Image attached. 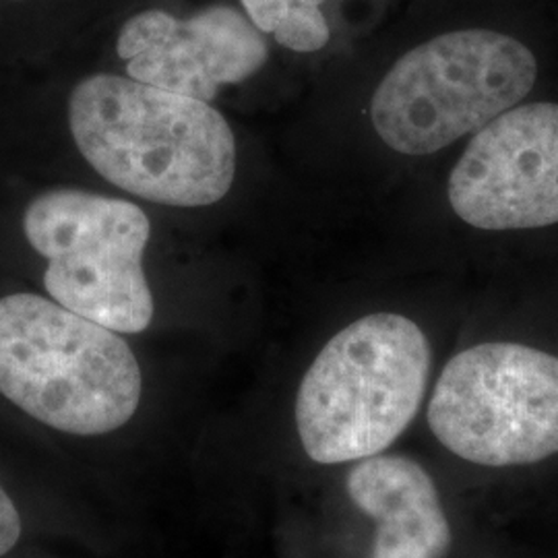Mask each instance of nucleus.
<instances>
[{
    "label": "nucleus",
    "mask_w": 558,
    "mask_h": 558,
    "mask_svg": "<svg viewBox=\"0 0 558 558\" xmlns=\"http://www.w3.org/2000/svg\"><path fill=\"white\" fill-rule=\"evenodd\" d=\"M348 495L377 521L373 558H445L451 527L428 472L414 459H360L348 476Z\"/></svg>",
    "instance_id": "9"
},
{
    "label": "nucleus",
    "mask_w": 558,
    "mask_h": 558,
    "mask_svg": "<svg viewBox=\"0 0 558 558\" xmlns=\"http://www.w3.org/2000/svg\"><path fill=\"white\" fill-rule=\"evenodd\" d=\"M17 2H23V0H17Z\"/></svg>",
    "instance_id": "12"
},
{
    "label": "nucleus",
    "mask_w": 558,
    "mask_h": 558,
    "mask_svg": "<svg viewBox=\"0 0 558 558\" xmlns=\"http://www.w3.org/2000/svg\"><path fill=\"white\" fill-rule=\"evenodd\" d=\"M117 50L131 80L207 104L221 85L253 77L269 57L265 36L232 7H211L189 20L143 11L122 25Z\"/></svg>",
    "instance_id": "8"
},
{
    "label": "nucleus",
    "mask_w": 558,
    "mask_h": 558,
    "mask_svg": "<svg viewBox=\"0 0 558 558\" xmlns=\"http://www.w3.org/2000/svg\"><path fill=\"white\" fill-rule=\"evenodd\" d=\"M140 362L117 331L38 294L0 299V393L60 433L100 437L135 416Z\"/></svg>",
    "instance_id": "2"
},
{
    "label": "nucleus",
    "mask_w": 558,
    "mask_h": 558,
    "mask_svg": "<svg viewBox=\"0 0 558 558\" xmlns=\"http://www.w3.org/2000/svg\"><path fill=\"white\" fill-rule=\"evenodd\" d=\"M538 80V60L518 38L458 29L412 48L380 81L371 119L403 156H430L518 106Z\"/></svg>",
    "instance_id": "4"
},
{
    "label": "nucleus",
    "mask_w": 558,
    "mask_h": 558,
    "mask_svg": "<svg viewBox=\"0 0 558 558\" xmlns=\"http://www.w3.org/2000/svg\"><path fill=\"white\" fill-rule=\"evenodd\" d=\"M69 126L98 174L151 203L214 205L236 177V140L216 108L131 77L81 81Z\"/></svg>",
    "instance_id": "1"
},
{
    "label": "nucleus",
    "mask_w": 558,
    "mask_h": 558,
    "mask_svg": "<svg viewBox=\"0 0 558 558\" xmlns=\"http://www.w3.org/2000/svg\"><path fill=\"white\" fill-rule=\"evenodd\" d=\"M430 343L414 320L375 313L327 341L296 398L306 456L325 465L385 451L418 414Z\"/></svg>",
    "instance_id": "3"
},
{
    "label": "nucleus",
    "mask_w": 558,
    "mask_h": 558,
    "mask_svg": "<svg viewBox=\"0 0 558 558\" xmlns=\"http://www.w3.org/2000/svg\"><path fill=\"white\" fill-rule=\"evenodd\" d=\"M428 424L453 456L488 465H527L558 453V356L490 341L442 368Z\"/></svg>",
    "instance_id": "6"
},
{
    "label": "nucleus",
    "mask_w": 558,
    "mask_h": 558,
    "mask_svg": "<svg viewBox=\"0 0 558 558\" xmlns=\"http://www.w3.org/2000/svg\"><path fill=\"white\" fill-rule=\"evenodd\" d=\"M23 232L48 259L44 286L54 302L117 333H141L154 319L143 269L151 223L131 201L54 189L32 201Z\"/></svg>",
    "instance_id": "5"
},
{
    "label": "nucleus",
    "mask_w": 558,
    "mask_h": 558,
    "mask_svg": "<svg viewBox=\"0 0 558 558\" xmlns=\"http://www.w3.org/2000/svg\"><path fill=\"white\" fill-rule=\"evenodd\" d=\"M447 193L459 218L480 230L558 223V104H518L476 131Z\"/></svg>",
    "instance_id": "7"
},
{
    "label": "nucleus",
    "mask_w": 558,
    "mask_h": 558,
    "mask_svg": "<svg viewBox=\"0 0 558 558\" xmlns=\"http://www.w3.org/2000/svg\"><path fill=\"white\" fill-rule=\"evenodd\" d=\"M260 34H271L279 46L294 52H317L329 41L325 0H240Z\"/></svg>",
    "instance_id": "10"
},
{
    "label": "nucleus",
    "mask_w": 558,
    "mask_h": 558,
    "mask_svg": "<svg viewBox=\"0 0 558 558\" xmlns=\"http://www.w3.org/2000/svg\"><path fill=\"white\" fill-rule=\"evenodd\" d=\"M21 538V518L15 502L0 486V557L11 553Z\"/></svg>",
    "instance_id": "11"
}]
</instances>
